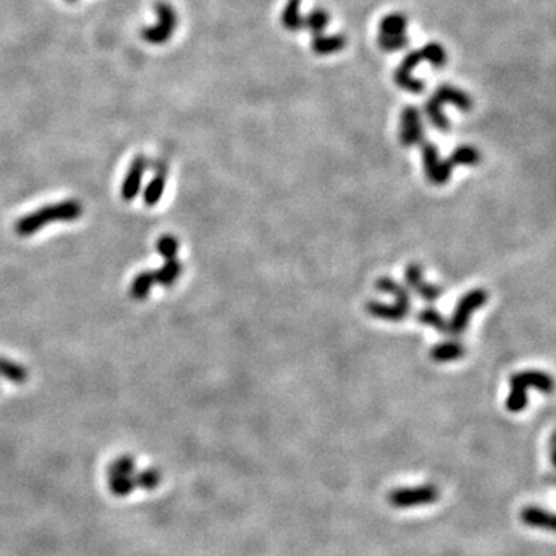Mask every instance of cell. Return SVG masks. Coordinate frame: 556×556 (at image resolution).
Segmentation results:
<instances>
[{
	"mask_svg": "<svg viewBox=\"0 0 556 556\" xmlns=\"http://www.w3.org/2000/svg\"><path fill=\"white\" fill-rule=\"evenodd\" d=\"M422 157H424L425 174L429 176L430 181L434 184L447 183L455 167H453L450 159H445V161L441 159L438 145L431 142H425L422 145Z\"/></svg>",
	"mask_w": 556,
	"mask_h": 556,
	"instance_id": "6",
	"label": "cell"
},
{
	"mask_svg": "<svg viewBox=\"0 0 556 556\" xmlns=\"http://www.w3.org/2000/svg\"><path fill=\"white\" fill-rule=\"evenodd\" d=\"M375 288L382 293H387L396 297V302L400 305H405L412 307V297H409L408 289L404 285H399L397 281H395L390 277H383L380 280H378V283H375Z\"/></svg>",
	"mask_w": 556,
	"mask_h": 556,
	"instance_id": "17",
	"label": "cell"
},
{
	"mask_svg": "<svg viewBox=\"0 0 556 556\" xmlns=\"http://www.w3.org/2000/svg\"><path fill=\"white\" fill-rule=\"evenodd\" d=\"M302 0H288L283 13H281V23L289 31H298L303 28V16L300 13Z\"/></svg>",
	"mask_w": 556,
	"mask_h": 556,
	"instance_id": "16",
	"label": "cell"
},
{
	"mask_svg": "<svg viewBox=\"0 0 556 556\" xmlns=\"http://www.w3.org/2000/svg\"><path fill=\"white\" fill-rule=\"evenodd\" d=\"M414 293H416L419 297H421L422 300L433 303V302L439 300V298H441V295H442V288L438 286V285L426 283V281L424 280L422 283L414 289Z\"/></svg>",
	"mask_w": 556,
	"mask_h": 556,
	"instance_id": "29",
	"label": "cell"
},
{
	"mask_svg": "<svg viewBox=\"0 0 556 556\" xmlns=\"http://www.w3.org/2000/svg\"><path fill=\"white\" fill-rule=\"evenodd\" d=\"M147 166H149V162L142 155L136 157L133 159L132 166H130V169H128V172L125 175L123 187H121V195L125 201H132L135 196L138 195Z\"/></svg>",
	"mask_w": 556,
	"mask_h": 556,
	"instance_id": "8",
	"label": "cell"
},
{
	"mask_svg": "<svg viewBox=\"0 0 556 556\" xmlns=\"http://www.w3.org/2000/svg\"><path fill=\"white\" fill-rule=\"evenodd\" d=\"M67 2H72V4H73V2H76V0H67Z\"/></svg>",
	"mask_w": 556,
	"mask_h": 556,
	"instance_id": "31",
	"label": "cell"
},
{
	"mask_svg": "<svg viewBox=\"0 0 556 556\" xmlns=\"http://www.w3.org/2000/svg\"><path fill=\"white\" fill-rule=\"evenodd\" d=\"M153 285H155L153 272L152 271H142L132 281L130 295L135 298V300H145V298L149 297Z\"/></svg>",
	"mask_w": 556,
	"mask_h": 556,
	"instance_id": "18",
	"label": "cell"
},
{
	"mask_svg": "<svg viewBox=\"0 0 556 556\" xmlns=\"http://www.w3.org/2000/svg\"><path fill=\"white\" fill-rule=\"evenodd\" d=\"M166 178H167L166 167L158 169L155 176L152 178L149 186L145 187L144 203L147 204V206H155V204L161 200V196H162V193H164V189H166Z\"/></svg>",
	"mask_w": 556,
	"mask_h": 556,
	"instance_id": "15",
	"label": "cell"
},
{
	"mask_svg": "<svg viewBox=\"0 0 556 556\" xmlns=\"http://www.w3.org/2000/svg\"><path fill=\"white\" fill-rule=\"evenodd\" d=\"M400 141L404 145H416L424 141V124L421 111L413 106L405 107L404 113H402Z\"/></svg>",
	"mask_w": 556,
	"mask_h": 556,
	"instance_id": "7",
	"label": "cell"
},
{
	"mask_svg": "<svg viewBox=\"0 0 556 556\" xmlns=\"http://www.w3.org/2000/svg\"><path fill=\"white\" fill-rule=\"evenodd\" d=\"M408 27V21L404 14L400 13H392L385 16L380 21V33L385 36H402L405 34Z\"/></svg>",
	"mask_w": 556,
	"mask_h": 556,
	"instance_id": "19",
	"label": "cell"
},
{
	"mask_svg": "<svg viewBox=\"0 0 556 556\" xmlns=\"http://www.w3.org/2000/svg\"><path fill=\"white\" fill-rule=\"evenodd\" d=\"M153 272V278H155V283H159L161 286L169 288L172 286L175 281L179 278V276L183 273V266L176 259L166 260V263L162 266Z\"/></svg>",
	"mask_w": 556,
	"mask_h": 556,
	"instance_id": "14",
	"label": "cell"
},
{
	"mask_svg": "<svg viewBox=\"0 0 556 556\" xmlns=\"http://www.w3.org/2000/svg\"><path fill=\"white\" fill-rule=\"evenodd\" d=\"M178 247H179L178 239L174 235H169V234L162 235L157 242V251L164 260L176 259Z\"/></svg>",
	"mask_w": 556,
	"mask_h": 556,
	"instance_id": "26",
	"label": "cell"
},
{
	"mask_svg": "<svg viewBox=\"0 0 556 556\" xmlns=\"http://www.w3.org/2000/svg\"><path fill=\"white\" fill-rule=\"evenodd\" d=\"M439 499V492L434 485L404 487L396 489L388 494V501L392 507L408 509L416 506H426Z\"/></svg>",
	"mask_w": 556,
	"mask_h": 556,
	"instance_id": "5",
	"label": "cell"
},
{
	"mask_svg": "<svg viewBox=\"0 0 556 556\" xmlns=\"http://www.w3.org/2000/svg\"><path fill=\"white\" fill-rule=\"evenodd\" d=\"M521 519H523V523L528 527L544 528V530H549V532H553L555 530L553 513L540 507H532V506L526 507L523 511H521Z\"/></svg>",
	"mask_w": 556,
	"mask_h": 556,
	"instance_id": "11",
	"label": "cell"
},
{
	"mask_svg": "<svg viewBox=\"0 0 556 556\" xmlns=\"http://www.w3.org/2000/svg\"><path fill=\"white\" fill-rule=\"evenodd\" d=\"M329 23V14L322 10V8H315L306 17H303V28L310 30L314 36L315 34H322L327 30Z\"/></svg>",
	"mask_w": 556,
	"mask_h": 556,
	"instance_id": "22",
	"label": "cell"
},
{
	"mask_svg": "<svg viewBox=\"0 0 556 556\" xmlns=\"http://www.w3.org/2000/svg\"><path fill=\"white\" fill-rule=\"evenodd\" d=\"M464 354H465L464 345H462L460 341H455V340L442 341V344L436 345L430 353L433 361L439 363L459 361V358L464 357Z\"/></svg>",
	"mask_w": 556,
	"mask_h": 556,
	"instance_id": "13",
	"label": "cell"
},
{
	"mask_svg": "<svg viewBox=\"0 0 556 556\" xmlns=\"http://www.w3.org/2000/svg\"><path fill=\"white\" fill-rule=\"evenodd\" d=\"M419 51H421L422 61L430 62L436 68H441V67H443L445 64H447V53H445L443 47L439 45V44H436V42H431V44H426L424 48H421Z\"/></svg>",
	"mask_w": 556,
	"mask_h": 556,
	"instance_id": "24",
	"label": "cell"
},
{
	"mask_svg": "<svg viewBox=\"0 0 556 556\" xmlns=\"http://www.w3.org/2000/svg\"><path fill=\"white\" fill-rule=\"evenodd\" d=\"M433 98L438 101L442 107L443 104H451L460 108L462 111H468L473 107L472 98H470L465 91L451 87V85H441V87L436 90Z\"/></svg>",
	"mask_w": 556,
	"mask_h": 556,
	"instance_id": "10",
	"label": "cell"
},
{
	"mask_svg": "<svg viewBox=\"0 0 556 556\" xmlns=\"http://www.w3.org/2000/svg\"><path fill=\"white\" fill-rule=\"evenodd\" d=\"M157 11V23L152 27L144 28L141 36L145 42L152 45H162L172 39V36L178 27V16L175 8L166 2H159L155 8Z\"/></svg>",
	"mask_w": 556,
	"mask_h": 556,
	"instance_id": "3",
	"label": "cell"
},
{
	"mask_svg": "<svg viewBox=\"0 0 556 556\" xmlns=\"http://www.w3.org/2000/svg\"><path fill=\"white\" fill-rule=\"evenodd\" d=\"M417 320L419 323L438 329L439 332H447V322H445L442 314L438 310H434V307H425V310L417 314Z\"/></svg>",
	"mask_w": 556,
	"mask_h": 556,
	"instance_id": "25",
	"label": "cell"
},
{
	"mask_svg": "<svg viewBox=\"0 0 556 556\" xmlns=\"http://www.w3.org/2000/svg\"><path fill=\"white\" fill-rule=\"evenodd\" d=\"M425 113H426V116H429L430 123H431V125L434 128H438V130H441V132H448L450 130L448 118L445 116V113L442 111V106L433 96L430 98L429 102H426Z\"/></svg>",
	"mask_w": 556,
	"mask_h": 556,
	"instance_id": "20",
	"label": "cell"
},
{
	"mask_svg": "<svg viewBox=\"0 0 556 556\" xmlns=\"http://www.w3.org/2000/svg\"><path fill=\"white\" fill-rule=\"evenodd\" d=\"M408 38L407 34H402V36H385V34H379L378 44L383 51H388V53H395V51L404 50L408 45Z\"/></svg>",
	"mask_w": 556,
	"mask_h": 556,
	"instance_id": "27",
	"label": "cell"
},
{
	"mask_svg": "<svg viewBox=\"0 0 556 556\" xmlns=\"http://www.w3.org/2000/svg\"><path fill=\"white\" fill-rule=\"evenodd\" d=\"M0 375L19 385L27 382L28 379V373L23 366L11 361H6L4 357H0Z\"/></svg>",
	"mask_w": 556,
	"mask_h": 556,
	"instance_id": "23",
	"label": "cell"
},
{
	"mask_svg": "<svg viewBox=\"0 0 556 556\" xmlns=\"http://www.w3.org/2000/svg\"><path fill=\"white\" fill-rule=\"evenodd\" d=\"M405 281L414 290L424 281V269L419 264H409L405 269Z\"/></svg>",
	"mask_w": 556,
	"mask_h": 556,
	"instance_id": "30",
	"label": "cell"
},
{
	"mask_svg": "<svg viewBox=\"0 0 556 556\" xmlns=\"http://www.w3.org/2000/svg\"><path fill=\"white\" fill-rule=\"evenodd\" d=\"M450 162L453 164V167L456 166H476L479 159H481V155H479V152L472 147V145H460L455 152L450 155Z\"/></svg>",
	"mask_w": 556,
	"mask_h": 556,
	"instance_id": "21",
	"label": "cell"
},
{
	"mask_svg": "<svg viewBox=\"0 0 556 556\" xmlns=\"http://www.w3.org/2000/svg\"><path fill=\"white\" fill-rule=\"evenodd\" d=\"M412 307L400 305V303H382V302H370L366 303V312L373 315L375 319L391 320V322H400L404 320Z\"/></svg>",
	"mask_w": 556,
	"mask_h": 556,
	"instance_id": "9",
	"label": "cell"
},
{
	"mask_svg": "<svg viewBox=\"0 0 556 556\" xmlns=\"http://www.w3.org/2000/svg\"><path fill=\"white\" fill-rule=\"evenodd\" d=\"M346 39L341 34H315L312 39V50L320 56L339 53L345 48Z\"/></svg>",
	"mask_w": 556,
	"mask_h": 556,
	"instance_id": "12",
	"label": "cell"
},
{
	"mask_svg": "<svg viewBox=\"0 0 556 556\" xmlns=\"http://www.w3.org/2000/svg\"><path fill=\"white\" fill-rule=\"evenodd\" d=\"M395 81L400 89H404L409 93H422L425 90V82L413 78L412 74L395 72Z\"/></svg>",
	"mask_w": 556,
	"mask_h": 556,
	"instance_id": "28",
	"label": "cell"
},
{
	"mask_svg": "<svg viewBox=\"0 0 556 556\" xmlns=\"http://www.w3.org/2000/svg\"><path fill=\"white\" fill-rule=\"evenodd\" d=\"M511 391L506 400V407L511 413H519L527 407V390L535 388L543 392H552L553 379L547 373L541 371H523L510 379Z\"/></svg>",
	"mask_w": 556,
	"mask_h": 556,
	"instance_id": "2",
	"label": "cell"
},
{
	"mask_svg": "<svg viewBox=\"0 0 556 556\" xmlns=\"http://www.w3.org/2000/svg\"><path fill=\"white\" fill-rule=\"evenodd\" d=\"M487 300H489V294H487V290L484 289H473L462 297L455 312H453L451 320L447 323V332L450 336H460L467 328L470 315L481 306H484Z\"/></svg>",
	"mask_w": 556,
	"mask_h": 556,
	"instance_id": "4",
	"label": "cell"
},
{
	"mask_svg": "<svg viewBox=\"0 0 556 556\" xmlns=\"http://www.w3.org/2000/svg\"><path fill=\"white\" fill-rule=\"evenodd\" d=\"M82 204L78 200H67L34 210L22 217L16 225V232L21 237H30L53 221H74L82 215Z\"/></svg>",
	"mask_w": 556,
	"mask_h": 556,
	"instance_id": "1",
	"label": "cell"
}]
</instances>
